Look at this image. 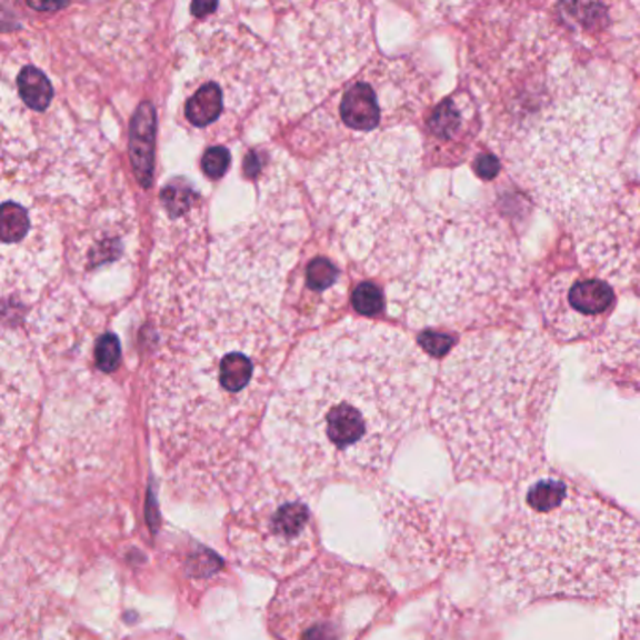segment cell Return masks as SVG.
<instances>
[{
	"label": "cell",
	"mask_w": 640,
	"mask_h": 640,
	"mask_svg": "<svg viewBox=\"0 0 640 640\" xmlns=\"http://www.w3.org/2000/svg\"><path fill=\"white\" fill-rule=\"evenodd\" d=\"M430 357L406 332L344 321L304 340L267 413V446L302 494L376 483L429 413Z\"/></svg>",
	"instance_id": "1"
},
{
	"label": "cell",
	"mask_w": 640,
	"mask_h": 640,
	"mask_svg": "<svg viewBox=\"0 0 640 640\" xmlns=\"http://www.w3.org/2000/svg\"><path fill=\"white\" fill-rule=\"evenodd\" d=\"M498 598L607 604L640 577V519L580 476L547 464L503 487L483 556Z\"/></svg>",
	"instance_id": "2"
},
{
	"label": "cell",
	"mask_w": 640,
	"mask_h": 640,
	"mask_svg": "<svg viewBox=\"0 0 640 640\" xmlns=\"http://www.w3.org/2000/svg\"><path fill=\"white\" fill-rule=\"evenodd\" d=\"M558 380L560 364L541 332L468 334L436 378L427 413L454 481L508 487L549 464Z\"/></svg>",
	"instance_id": "3"
},
{
	"label": "cell",
	"mask_w": 640,
	"mask_h": 640,
	"mask_svg": "<svg viewBox=\"0 0 640 640\" xmlns=\"http://www.w3.org/2000/svg\"><path fill=\"white\" fill-rule=\"evenodd\" d=\"M628 122V91L618 79L556 67L509 157L539 201L577 226L617 190L614 158Z\"/></svg>",
	"instance_id": "4"
},
{
	"label": "cell",
	"mask_w": 640,
	"mask_h": 640,
	"mask_svg": "<svg viewBox=\"0 0 640 640\" xmlns=\"http://www.w3.org/2000/svg\"><path fill=\"white\" fill-rule=\"evenodd\" d=\"M397 263L413 326H483L519 293L524 261L508 230L478 211H423Z\"/></svg>",
	"instance_id": "5"
},
{
	"label": "cell",
	"mask_w": 640,
	"mask_h": 640,
	"mask_svg": "<svg viewBox=\"0 0 640 640\" xmlns=\"http://www.w3.org/2000/svg\"><path fill=\"white\" fill-rule=\"evenodd\" d=\"M391 599L393 590L374 569L323 556L278 588L267 628L274 640H361Z\"/></svg>",
	"instance_id": "6"
},
{
	"label": "cell",
	"mask_w": 640,
	"mask_h": 640,
	"mask_svg": "<svg viewBox=\"0 0 640 640\" xmlns=\"http://www.w3.org/2000/svg\"><path fill=\"white\" fill-rule=\"evenodd\" d=\"M342 151L318 171L332 179L318 188V200L346 237L357 244L386 237V250L411 218L402 212L411 200L419 152L397 138L370 139Z\"/></svg>",
	"instance_id": "7"
},
{
	"label": "cell",
	"mask_w": 640,
	"mask_h": 640,
	"mask_svg": "<svg viewBox=\"0 0 640 640\" xmlns=\"http://www.w3.org/2000/svg\"><path fill=\"white\" fill-rule=\"evenodd\" d=\"M370 53L369 16L359 4H321L299 13L280 34L271 86L277 108L318 102Z\"/></svg>",
	"instance_id": "8"
},
{
	"label": "cell",
	"mask_w": 640,
	"mask_h": 640,
	"mask_svg": "<svg viewBox=\"0 0 640 640\" xmlns=\"http://www.w3.org/2000/svg\"><path fill=\"white\" fill-rule=\"evenodd\" d=\"M224 528L237 562L267 577L290 579L318 550L314 517L301 490L274 471L250 478Z\"/></svg>",
	"instance_id": "9"
},
{
	"label": "cell",
	"mask_w": 640,
	"mask_h": 640,
	"mask_svg": "<svg viewBox=\"0 0 640 640\" xmlns=\"http://www.w3.org/2000/svg\"><path fill=\"white\" fill-rule=\"evenodd\" d=\"M383 503L389 554L406 573L438 577L476 560V533L443 503L402 492L387 494Z\"/></svg>",
	"instance_id": "10"
},
{
	"label": "cell",
	"mask_w": 640,
	"mask_h": 640,
	"mask_svg": "<svg viewBox=\"0 0 640 640\" xmlns=\"http://www.w3.org/2000/svg\"><path fill=\"white\" fill-rule=\"evenodd\" d=\"M432 98L429 76L410 59L378 61L342 94L339 116L356 132L416 119Z\"/></svg>",
	"instance_id": "11"
},
{
	"label": "cell",
	"mask_w": 640,
	"mask_h": 640,
	"mask_svg": "<svg viewBox=\"0 0 640 640\" xmlns=\"http://www.w3.org/2000/svg\"><path fill=\"white\" fill-rule=\"evenodd\" d=\"M574 228L584 266L640 296V187L617 188Z\"/></svg>",
	"instance_id": "12"
},
{
	"label": "cell",
	"mask_w": 640,
	"mask_h": 640,
	"mask_svg": "<svg viewBox=\"0 0 640 640\" xmlns=\"http://www.w3.org/2000/svg\"><path fill=\"white\" fill-rule=\"evenodd\" d=\"M539 304L550 337L573 344L607 331L617 291L610 280L593 271H563L543 286Z\"/></svg>",
	"instance_id": "13"
},
{
	"label": "cell",
	"mask_w": 640,
	"mask_h": 640,
	"mask_svg": "<svg viewBox=\"0 0 640 640\" xmlns=\"http://www.w3.org/2000/svg\"><path fill=\"white\" fill-rule=\"evenodd\" d=\"M483 130V113L471 91H457L438 103L424 130V152L432 166L453 168L470 157Z\"/></svg>",
	"instance_id": "14"
},
{
	"label": "cell",
	"mask_w": 640,
	"mask_h": 640,
	"mask_svg": "<svg viewBox=\"0 0 640 640\" xmlns=\"http://www.w3.org/2000/svg\"><path fill=\"white\" fill-rule=\"evenodd\" d=\"M587 364L593 380L622 393L640 394V312L590 342Z\"/></svg>",
	"instance_id": "15"
},
{
	"label": "cell",
	"mask_w": 640,
	"mask_h": 640,
	"mask_svg": "<svg viewBox=\"0 0 640 640\" xmlns=\"http://www.w3.org/2000/svg\"><path fill=\"white\" fill-rule=\"evenodd\" d=\"M423 640H494V634L483 612L462 609L441 598Z\"/></svg>",
	"instance_id": "16"
},
{
	"label": "cell",
	"mask_w": 640,
	"mask_h": 640,
	"mask_svg": "<svg viewBox=\"0 0 640 640\" xmlns=\"http://www.w3.org/2000/svg\"><path fill=\"white\" fill-rule=\"evenodd\" d=\"M222 109H224V92L217 83L207 81L198 87V91H193L192 97L188 98L184 117L193 127H209L211 122L217 121Z\"/></svg>",
	"instance_id": "17"
},
{
	"label": "cell",
	"mask_w": 640,
	"mask_h": 640,
	"mask_svg": "<svg viewBox=\"0 0 640 640\" xmlns=\"http://www.w3.org/2000/svg\"><path fill=\"white\" fill-rule=\"evenodd\" d=\"M16 86H18L19 98L27 108L46 111L51 106V100H53L51 81L34 64H24L23 68H19Z\"/></svg>",
	"instance_id": "18"
},
{
	"label": "cell",
	"mask_w": 640,
	"mask_h": 640,
	"mask_svg": "<svg viewBox=\"0 0 640 640\" xmlns=\"http://www.w3.org/2000/svg\"><path fill=\"white\" fill-rule=\"evenodd\" d=\"M339 284V269L332 266L331 260L327 258H316L310 261L304 274V288L310 293H326Z\"/></svg>",
	"instance_id": "19"
},
{
	"label": "cell",
	"mask_w": 640,
	"mask_h": 640,
	"mask_svg": "<svg viewBox=\"0 0 640 640\" xmlns=\"http://www.w3.org/2000/svg\"><path fill=\"white\" fill-rule=\"evenodd\" d=\"M353 309L361 316H378L386 309L383 291L374 284H359L351 296Z\"/></svg>",
	"instance_id": "20"
},
{
	"label": "cell",
	"mask_w": 640,
	"mask_h": 640,
	"mask_svg": "<svg viewBox=\"0 0 640 640\" xmlns=\"http://www.w3.org/2000/svg\"><path fill=\"white\" fill-rule=\"evenodd\" d=\"M94 361H97L98 369L102 372H113V370L121 363V342L117 339L116 334H103L102 339L98 340L97 350H94Z\"/></svg>",
	"instance_id": "21"
},
{
	"label": "cell",
	"mask_w": 640,
	"mask_h": 640,
	"mask_svg": "<svg viewBox=\"0 0 640 640\" xmlns=\"http://www.w3.org/2000/svg\"><path fill=\"white\" fill-rule=\"evenodd\" d=\"M230 160V151H226L224 147H212L203 154L201 168L209 179H220V177H224Z\"/></svg>",
	"instance_id": "22"
},
{
	"label": "cell",
	"mask_w": 640,
	"mask_h": 640,
	"mask_svg": "<svg viewBox=\"0 0 640 640\" xmlns=\"http://www.w3.org/2000/svg\"><path fill=\"white\" fill-rule=\"evenodd\" d=\"M163 203L170 209L173 214H181V212L188 211V207L192 203L193 192L187 184H171L170 188H166L162 193Z\"/></svg>",
	"instance_id": "23"
},
{
	"label": "cell",
	"mask_w": 640,
	"mask_h": 640,
	"mask_svg": "<svg viewBox=\"0 0 640 640\" xmlns=\"http://www.w3.org/2000/svg\"><path fill=\"white\" fill-rule=\"evenodd\" d=\"M419 344L427 356L441 357L446 351L451 350L453 339L443 332L429 331L421 334Z\"/></svg>",
	"instance_id": "24"
},
{
	"label": "cell",
	"mask_w": 640,
	"mask_h": 640,
	"mask_svg": "<svg viewBox=\"0 0 640 640\" xmlns=\"http://www.w3.org/2000/svg\"><path fill=\"white\" fill-rule=\"evenodd\" d=\"M473 171H476V176H478L479 179H483V181H492V179L500 176L502 163H500V160H498L494 154H490V152H481V154H478L476 160H473Z\"/></svg>",
	"instance_id": "25"
},
{
	"label": "cell",
	"mask_w": 640,
	"mask_h": 640,
	"mask_svg": "<svg viewBox=\"0 0 640 640\" xmlns=\"http://www.w3.org/2000/svg\"><path fill=\"white\" fill-rule=\"evenodd\" d=\"M618 640H640V604L622 612Z\"/></svg>",
	"instance_id": "26"
}]
</instances>
